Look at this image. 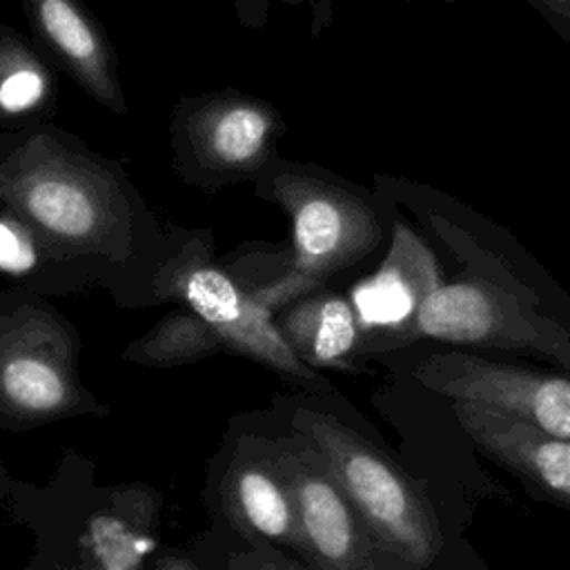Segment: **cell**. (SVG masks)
<instances>
[{
  "instance_id": "19",
  "label": "cell",
  "mask_w": 570,
  "mask_h": 570,
  "mask_svg": "<svg viewBox=\"0 0 570 570\" xmlns=\"http://www.w3.org/2000/svg\"><path fill=\"white\" fill-rule=\"evenodd\" d=\"M247 550H234L227 557V570H309L296 557L263 543L247 541Z\"/></svg>"
},
{
  "instance_id": "3",
  "label": "cell",
  "mask_w": 570,
  "mask_h": 570,
  "mask_svg": "<svg viewBox=\"0 0 570 570\" xmlns=\"http://www.w3.org/2000/svg\"><path fill=\"white\" fill-rule=\"evenodd\" d=\"M36 530L27 570H145L158 543L160 497L149 485H53L42 501L18 503Z\"/></svg>"
},
{
  "instance_id": "20",
  "label": "cell",
  "mask_w": 570,
  "mask_h": 570,
  "mask_svg": "<svg viewBox=\"0 0 570 570\" xmlns=\"http://www.w3.org/2000/svg\"><path fill=\"white\" fill-rule=\"evenodd\" d=\"M532 4L559 38L570 42V0H525Z\"/></svg>"
},
{
  "instance_id": "7",
  "label": "cell",
  "mask_w": 570,
  "mask_h": 570,
  "mask_svg": "<svg viewBox=\"0 0 570 570\" xmlns=\"http://www.w3.org/2000/svg\"><path fill=\"white\" fill-rule=\"evenodd\" d=\"M414 376L450 401L485 403L570 441V379L459 352L428 356Z\"/></svg>"
},
{
  "instance_id": "11",
  "label": "cell",
  "mask_w": 570,
  "mask_h": 570,
  "mask_svg": "<svg viewBox=\"0 0 570 570\" xmlns=\"http://www.w3.org/2000/svg\"><path fill=\"white\" fill-rule=\"evenodd\" d=\"M443 283L432 249L403 223H394L392 243L381 265L352 292L363 345L367 338H410L421 305Z\"/></svg>"
},
{
  "instance_id": "18",
  "label": "cell",
  "mask_w": 570,
  "mask_h": 570,
  "mask_svg": "<svg viewBox=\"0 0 570 570\" xmlns=\"http://www.w3.org/2000/svg\"><path fill=\"white\" fill-rule=\"evenodd\" d=\"M42 261L33 234L16 216L0 209V269L9 276H29Z\"/></svg>"
},
{
  "instance_id": "4",
  "label": "cell",
  "mask_w": 570,
  "mask_h": 570,
  "mask_svg": "<svg viewBox=\"0 0 570 570\" xmlns=\"http://www.w3.org/2000/svg\"><path fill=\"white\" fill-rule=\"evenodd\" d=\"M261 194L278 203L292 227V249L274 276L247 283L276 314L294 298L363 261L383 238L374 209L347 187L303 169L269 174Z\"/></svg>"
},
{
  "instance_id": "22",
  "label": "cell",
  "mask_w": 570,
  "mask_h": 570,
  "mask_svg": "<svg viewBox=\"0 0 570 570\" xmlns=\"http://www.w3.org/2000/svg\"><path fill=\"white\" fill-rule=\"evenodd\" d=\"M9 494V481H4L2 476V470H0V505H2V499Z\"/></svg>"
},
{
  "instance_id": "16",
  "label": "cell",
  "mask_w": 570,
  "mask_h": 570,
  "mask_svg": "<svg viewBox=\"0 0 570 570\" xmlns=\"http://www.w3.org/2000/svg\"><path fill=\"white\" fill-rule=\"evenodd\" d=\"M220 336L191 309H174L127 345L125 361L147 367L189 365L223 352Z\"/></svg>"
},
{
  "instance_id": "2",
  "label": "cell",
  "mask_w": 570,
  "mask_h": 570,
  "mask_svg": "<svg viewBox=\"0 0 570 570\" xmlns=\"http://www.w3.org/2000/svg\"><path fill=\"white\" fill-rule=\"evenodd\" d=\"M78 363V332L49 301L27 287L0 292V428L105 416Z\"/></svg>"
},
{
  "instance_id": "12",
  "label": "cell",
  "mask_w": 570,
  "mask_h": 570,
  "mask_svg": "<svg viewBox=\"0 0 570 570\" xmlns=\"http://www.w3.org/2000/svg\"><path fill=\"white\" fill-rule=\"evenodd\" d=\"M468 439L490 459L514 470L552 499L570 505V441L476 401H452Z\"/></svg>"
},
{
  "instance_id": "9",
  "label": "cell",
  "mask_w": 570,
  "mask_h": 570,
  "mask_svg": "<svg viewBox=\"0 0 570 570\" xmlns=\"http://www.w3.org/2000/svg\"><path fill=\"white\" fill-rule=\"evenodd\" d=\"M220 512L245 541L269 543L303 563L296 497L276 436L243 434L218 481Z\"/></svg>"
},
{
  "instance_id": "14",
  "label": "cell",
  "mask_w": 570,
  "mask_h": 570,
  "mask_svg": "<svg viewBox=\"0 0 570 570\" xmlns=\"http://www.w3.org/2000/svg\"><path fill=\"white\" fill-rule=\"evenodd\" d=\"M276 325L292 352L312 370H347L363 345L347 296L312 289L276 312Z\"/></svg>"
},
{
  "instance_id": "15",
  "label": "cell",
  "mask_w": 570,
  "mask_h": 570,
  "mask_svg": "<svg viewBox=\"0 0 570 570\" xmlns=\"http://www.w3.org/2000/svg\"><path fill=\"white\" fill-rule=\"evenodd\" d=\"M274 120L267 109L249 100H216L189 118L194 158L216 174H243L256 169Z\"/></svg>"
},
{
  "instance_id": "13",
  "label": "cell",
  "mask_w": 570,
  "mask_h": 570,
  "mask_svg": "<svg viewBox=\"0 0 570 570\" xmlns=\"http://www.w3.org/2000/svg\"><path fill=\"white\" fill-rule=\"evenodd\" d=\"M27 18L71 78L96 100L114 111H122L125 100L116 78V60L80 0H22Z\"/></svg>"
},
{
  "instance_id": "10",
  "label": "cell",
  "mask_w": 570,
  "mask_h": 570,
  "mask_svg": "<svg viewBox=\"0 0 570 570\" xmlns=\"http://www.w3.org/2000/svg\"><path fill=\"white\" fill-rule=\"evenodd\" d=\"M552 323L519 309L514 296L485 281L441 283L421 305L410 338L428 336L459 345H499L543 350L561 358L568 347Z\"/></svg>"
},
{
  "instance_id": "5",
  "label": "cell",
  "mask_w": 570,
  "mask_h": 570,
  "mask_svg": "<svg viewBox=\"0 0 570 570\" xmlns=\"http://www.w3.org/2000/svg\"><path fill=\"white\" fill-rule=\"evenodd\" d=\"M289 428L323 456L381 550L416 568L432 563L441 548L434 512L383 452L334 414L303 403Z\"/></svg>"
},
{
  "instance_id": "6",
  "label": "cell",
  "mask_w": 570,
  "mask_h": 570,
  "mask_svg": "<svg viewBox=\"0 0 570 570\" xmlns=\"http://www.w3.org/2000/svg\"><path fill=\"white\" fill-rule=\"evenodd\" d=\"M151 301H178L198 314L225 343L309 392H321L325 379L307 367L287 345L276 325V314L229 267L209 254L203 238L185 240L151 274Z\"/></svg>"
},
{
  "instance_id": "21",
  "label": "cell",
  "mask_w": 570,
  "mask_h": 570,
  "mask_svg": "<svg viewBox=\"0 0 570 570\" xmlns=\"http://www.w3.org/2000/svg\"><path fill=\"white\" fill-rule=\"evenodd\" d=\"M154 570H203V568L189 554L180 550H167L156 557Z\"/></svg>"
},
{
  "instance_id": "8",
  "label": "cell",
  "mask_w": 570,
  "mask_h": 570,
  "mask_svg": "<svg viewBox=\"0 0 570 570\" xmlns=\"http://www.w3.org/2000/svg\"><path fill=\"white\" fill-rule=\"evenodd\" d=\"M276 443L296 497L303 563L309 570H372L379 546L323 456L296 432Z\"/></svg>"
},
{
  "instance_id": "1",
  "label": "cell",
  "mask_w": 570,
  "mask_h": 570,
  "mask_svg": "<svg viewBox=\"0 0 570 570\" xmlns=\"http://www.w3.org/2000/svg\"><path fill=\"white\" fill-rule=\"evenodd\" d=\"M0 142V209L33 234L42 258L107 265L136 258L134 200L111 167L47 131Z\"/></svg>"
},
{
  "instance_id": "17",
  "label": "cell",
  "mask_w": 570,
  "mask_h": 570,
  "mask_svg": "<svg viewBox=\"0 0 570 570\" xmlns=\"http://www.w3.org/2000/svg\"><path fill=\"white\" fill-rule=\"evenodd\" d=\"M49 78L42 62L11 29H0V120L24 116L42 105Z\"/></svg>"
}]
</instances>
